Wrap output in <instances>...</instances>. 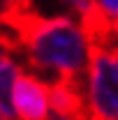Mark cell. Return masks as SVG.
I'll list each match as a JSON object with an SVG mask.
<instances>
[{"label": "cell", "mask_w": 118, "mask_h": 120, "mask_svg": "<svg viewBox=\"0 0 118 120\" xmlns=\"http://www.w3.org/2000/svg\"><path fill=\"white\" fill-rule=\"evenodd\" d=\"M95 9L102 32H118V0H95Z\"/></svg>", "instance_id": "7"}, {"label": "cell", "mask_w": 118, "mask_h": 120, "mask_svg": "<svg viewBox=\"0 0 118 120\" xmlns=\"http://www.w3.org/2000/svg\"><path fill=\"white\" fill-rule=\"evenodd\" d=\"M14 120H49V83L32 72H21L12 88Z\"/></svg>", "instance_id": "3"}, {"label": "cell", "mask_w": 118, "mask_h": 120, "mask_svg": "<svg viewBox=\"0 0 118 120\" xmlns=\"http://www.w3.org/2000/svg\"><path fill=\"white\" fill-rule=\"evenodd\" d=\"M49 116L67 120H86L79 81H63V79L49 81Z\"/></svg>", "instance_id": "4"}, {"label": "cell", "mask_w": 118, "mask_h": 120, "mask_svg": "<svg viewBox=\"0 0 118 120\" xmlns=\"http://www.w3.org/2000/svg\"><path fill=\"white\" fill-rule=\"evenodd\" d=\"M79 86L86 120H118V32L95 37Z\"/></svg>", "instance_id": "2"}, {"label": "cell", "mask_w": 118, "mask_h": 120, "mask_svg": "<svg viewBox=\"0 0 118 120\" xmlns=\"http://www.w3.org/2000/svg\"><path fill=\"white\" fill-rule=\"evenodd\" d=\"M14 53H19L16 35L7 28V26H0V62H5L7 58H12Z\"/></svg>", "instance_id": "8"}, {"label": "cell", "mask_w": 118, "mask_h": 120, "mask_svg": "<svg viewBox=\"0 0 118 120\" xmlns=\"http://www.w3.org/2000/svg\"><path fill=\"white\" fill-rule=\"evenodd\" d=\"M16 35L19 56L32 74L49 81H81L88 67L95 35L72 14L42 16L23 9L2 23Z\"/></svg>", "instance_id": "1"}, {"label": "cell", "mask_w": 118, "mask_h": 120, "mask_svg": "<svg viewBox=\"0 0 118 120\" xmlns=\"http://www.w3.org/2000/svg\"><path fill=\"white\" fill-rule=\"evenodd\" d=\"M58 2H63L72 12V16H76L81 23H86L95 37L102 32L100 19H97V9H95V0H58Z\"/></svg>", "instance_id": "6"}, {"label": "cell", "mask_w": 118, "mask_h": 120, "mask_svg": "<svg viewBox=\"0 0 118 120\" xmlns=\"http://www.w3.org/2000/svg\"><path fill=\"white\" fill-rule=\"evenodd\" d=\"M23 72V65L12 56L5 62H0V118L14 120V109H12V88H14L16 76Z\"/></svg>", "instance_id": "5"}, {"label": "cell", "mask_w": 118, "mask_h": 120, "mask_svg": "<svg viewBox=\"0 0 118 120\" xmlns=\"http://www.w3.org/2000/svg\"><path fill=\"white\" fill-rule=\"evenodd\" d=\"M0 120H5V118H0Z\"/></svg>", "instance_id": "10"}, {"label": "cell", "mask_w": 118, "mask_h": 120, "mask_svg": "<svg viewBox=\"0 0 118 120\" xmlns=\"http://www.w3.org/2000/svg\"><path fill=\"white\" fill-rule=\"evenodd\" d=\"M23 9H30V0H0V26Z\"/></svg>", "instance_id": "9"}]
</instances>
